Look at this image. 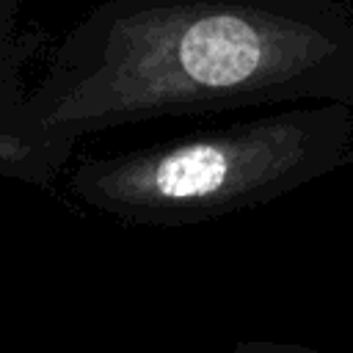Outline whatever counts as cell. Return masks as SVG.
Returning a JSON list of instances; mask_svg holds the SVG:
<instances>
[{"label":"cell","instance_id":"cell-1","mask_svg":"<svg viewBox=\"0 0 353 353\" xmlns=\"http://www.w3.org/2000/svg\"><path fill=\"white\" fill-rule=\"evenodd\" d=\"M301 99L353 105V0H105L3 91L0 171L47 185L83 135Z\"/></svg>","mask_w":353,"mask_h":353},{"label":"cell","instance_id":"cell-2","mask_svg":"<svg viewBox=\"0 0 353 353\" xmlns=\"http://www.w3.org/2000/svg\"><path fill=\"white\" fill-rule=\"evenodd\" d=\"M347 163L353 105L320 102L85 157L69 174V190L121 223L190 226L270 204Z\"/></svg>","mask_w":353,"mask_h":353},{"label":"cell","instance_id":"cell-3","mask_svg":"<svg viewBox=\"0 0 353 353\" xmlns=\"http://www.w3.org/2000/svg\"><path fill=\"white\" fill-rule=\"evenodd\" d=\"M232 353H317V350H312V347H301V345H281V342L251 339V342H240V345H234Z\"/></svg>","mask_w":353,"mask_h":353}]
</instances>
